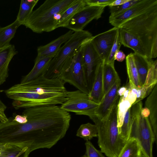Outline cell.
I'll list each match as a JSON object with an SVG mask.
<instances>
[{
	"label": "cell",
	"mask_w": 157,
	"mask_h": 157,
	"mask_svg": "<svg viewBox=\"0 0 157 157\" xmlns=\"http://www.w3.org/2000/svg\"><path fill=\"white\" fill-rule=\"evenodd\" d=\"M119 79L118 75L115 69L114 65L103 63V80L104 95Z\"/></svg>",
	"instance_id": "obj_21"
},
{
	"label": "cell",
	"mask_w": 157,
	"mask_h": 157,
	"mask_svg": "<svg viewBox=\"0 0 157 157\" xmlns=\"http://www.w3.org/2000/svg\"><path fill=\"white\" fill-rule=\"evenodd\" d=\"M39 1L38 0H22L17 19L21 25L28 18L33 11V9Z\"/></svg>",
	"instance_id": "obj_27"
},
{
	"label": "cell",
	"mask_w": 157,
	"mask_h": 157,
	"mask_svg": "<svg viewBox=\"0 0 157 157\" xmlns=\"http://www.w3.org/2000/svg\"><path fill=\"white\" fill-rule=\"evenodd\" d=\"M154 86H144L139 88H130L136 95V98L134 104L141 101L148 96L151 92Z\"/></svg>",
	"instance_id": "obj_33"
},
{
	"label": "cell",
	"mask_w": 157,
	"mask_h": 157,
	"mask_svg": "<svg viewBox=\"0 0 157 157\" xmlns=\"http://www.w3.org/2000/svg\"><path fill=\"white\" fill-rule=\"evenodd\" d=\"M30 153L27 147L9 144L1 150L0 157H28Z\"/></svg>",
	"instance_id": "obj_25"
},
{
	"label": "cell",
	"mask_w": 157,
	"mask_h": 157,
	"mask_svg": "<svg viewBox=\"0 0 157 157\" xmlns=\"http://www.w3.org/2000/svg\"><path fill=\"white\" fill-rule=\"evenodd\" d=\"M114 0H85L86 5L104 7L109 6Z\"/></svg>",
	"instance_id": "obj_36"
},
{
	"label": "cell",
	"mask_w": 157,
	"mask_h": 157,
	"mask_svg": "<svg viewBox=\"0 0 157 157\" xmlns=\"http://www.w3.org/2000/svg\"><path fill=\"white\" fill-rule=\"evenodd\" d=\"M140 115L143 117L147 118L150 115V111L146 107H142L140 111Z\"/></svg>",
	"instance_id": "obj_39"
},
{
	"label": "cell",
	"mask_w": 157,
	"mask_h": 157,
	"mask_svg": "<svg viewBox=\"0 0 157 157\" xmlns=\"http://www.w3.org/2000/svg\"><path fill=\"white\" fill-rule=\"evenodd\" d=\"M141 150L136 140L130 137L117 157H141Z\"/></svg>",
	"instance_id": "obj_26"
},
{
	"label": "cell",
	"mask_w": 157,
	"mask_h": 157,
	"mask_svg": "<svg viewBox=\"0 0 157 157\" xmlns=\"http://www.w3.org/2000/svg\"><path fill=\"white\" fill-rule=\"evenodd\" d=\"M118 28L135 35L149 59L157 57V7L126 21Z\"/></svg>",
	"instance_id": "obj_2"
},
{
	"label": "cell",
	"mask_w": 157,
	"mask_h": 157,
	"mask_svg": "<svg viewBox=\"0 0 157 157\" xmlns=\"http://www.w3.org/2000/svg\"><path fill=\"white\" fill-rule=\"evenodd\" d=\"M118 29L120 39L122 44L132 49L134 51V53L147 57L140 41L135 35L119 28Z\"/></svg>",
	"instance_id": "obj_16"
},
{
	"label": "cell",
	"mask_w": 157,
	"mask_h": 157,
	"mask_svg": "<svg viewBox=\"0 0 157 157\" xmlns=\"http://www.w3.org/2000/svg\"><path fill=\"white\" fill-rule=\"evenodd\" d=\"M103 62L99 66L91 90L89 94L90 99L99 104L104 96L103 80Z\"/></svg>",
	"instance_id": "obj_17"
},
{
	"label": "cell",
	"mask_w": 157,
	"mask_h": 157,
	"mask_svg": "<svg viewBox=\"0 0 157 157\" xmlns=\"http://www.w3.org/2000/svg\"><path fill=\"white\" fill-rule=\"evenodd\" d=\"M53 57H47L35 60L34 65L32 70L24 76L20 83H24L44 76L47 71Z\"/></svg>",
	"instance_id": "obj_18"
},
{
	"label": "cell",
	"mask_w": 157,
	"mask_h": 157,
	"mask_svg": "<svg viewBox=\"0 0 157 157\" xmlns=\"http://www.w3.org/2000/svg\"><path fill=\"white\" fill-rule=\"evenodd\" d=\"M86 147L85 155L87 157H105L101 151L97 149L89 140L85 143Z\"/></svg>",
	"instance_id": "obj_35"
},
{
	"label": "cell",
	"mask_w": 157,
	"mask_h": 157,
	"mask_svg": "<svg viewBox=\"0 0 157 157\" xmlns=\"http://www.w3.org/2000/svg\"><path fill=\"white\" fill-rule=\"evenodd\" d=\"M130 109L131 108L128 110L125 113L119 133L121 138L125 142L130 137L131 127Z\"/></svg>",
	"instance_id": "obj_30"
},
{
	"label": "cell",
	"mask_w": 157,
	"mask_h": 157,
	"mask_svg": "<svg viewBox=\"0 0 157 157\" xmlns=\"http://www.w3.org/2000/svg\"><path fill=\"white\" fill-rule=\"evenodd\" d=\"M82 55L81 46L74 56L69 68L60 79L65 83L70 84L78 90L88 95L90 92L85 81L82 66Z\"/></svg>",
	"instance_id": "obj_9"
},
{
	"label": "cell",
	"mask_w": 157,
	"mask_h": 157,
	"mask_svg": "<svg viewBox=\"0 0 157 157\" xmlns=\"http://www.w3.org/2000/svg\"><path fill=\"white\" fill-rule=\"evenodd\" d=\"M118 28L114 27L93 36L91 40L103 63H106L110 53Z\"/></svg>",
	"instance_id": "obj_12"
},
{
	"label": "cell",
	"mask_w": 157,
	"mask_h": 157,
	"mask_svg": "<svg viewBox=\"0 0 157 157\" xmlns=\"http://www.w3.org/2000/svg\"><path fill=\"white\" fill-rule=\"evenodd\" d=\"M127 85L125 86L120 87L118 89L117 93L118 95L121 97L123 95L125 91L127 89Z\"/></svg>",
	"instance_id": "obj_41"
},
{
	"label": "cell",
	"mask_w": 157,
	"mask_h": 157,
	"mask_svg": "<svg viewBox=\"0 0 157 157\" xmlns=\"http://www.w3.org/2000/svg\"><path fill=\"white\" fill-rule=\"evenodd\" d=\"M135 62L137 69L140 85L143 86L145 83L149 69L153 60L138 54L133 53Z\"/></svg>",
	"instance_id": "obj_20"
},
{
	"label": "cell",
	"mask_w": 157,
	"mask_h": 157,
	"mask_svg": "<svg viewBox=\"0 0 157 157\" xmlns=\"http://www.w3.org/2000/svg\"><path fill=\"white\" fill-rule=\"evenodd\" d=\"M81 157H87V156L85 154L84 155H83Z\"/></svg>",
	"instance_id": "obj_44"
},
{
	"label": "cell",
	"mask_w": 157,
	"mask_h": 157,
	"mask_svg": "<svg viewBox=\"0 0 157 157\" xmlns=\"http://www.w3.org/2000/svg\"><path fill=\"white\" fill-rule=\"evenodd\" d=\"M150 112L149 119L155 135L157 136V86L155 85L145 102Z\"/></svg>",
	"instance_id": "obj_19"
},
{
	"label": "cell",
	"mask_w": 157,
	"mask_h": 157,
	"mask_svg": "<svg viewBox=\"0 0 157 157\" xmlns=\"http://www.w3.org/2000/svg\"><path fill=\"white\" fill-rule=\"evenodd\" d=\"M128 1V0H114L109 6L111 7L120 6L124 4Z\"/></svg>",
	"instance_id": "obj_40"
},
{
	"label": "cell",
	"mask_w": 157,
	"mask_h": 157,
	"mask_svg": "<svg viewBox=\"0 0 157 157\" xmlns=\"http://www.w3.org/2000/svg\"><path fill=\"white\" fill-rule=\"evenodd\" d=\"M133 105V103L127 97H120L117 109V127L119 134L125 113Z\"/></svg>",
	"instance_id": "obj_28"
},
{
	"label": "cell",
	"mask_w": 157,
	"mask_h": 157,
	"mask_svg": "<svg viewBox=\"0 0 157 157\" xmlns=\"http://www.w3.org/2000/svg\"><path fill=\"white\" fill-rule=\"evenodd\" d=\"M74 32L70 30L49 43L38 47L37 48V55L35 60L45 57H53L59 51L62 45L70 38Z\"/></svg>",
	"instance_id": "obj_14"
},
{
	"label": "cell",
	"mask_w": 157,
	"mask_h": 157,
	"mask_svg": "<svg viewBox=\"0 0 157 157\" xmlns=\"http://www.w3.org/2000/svg\"><path fill=\"white\" fill-rule=\"evenodd\" d=\"M66 98L60 106L61 109L77 115L87 116L90 119L94 116L99 105L90 99L88 94L79 90L67 91Z\"/></svg>",
	"instance_id": "obj_7"
},
{
	"label": "cell",
	"mask_w": 157,
	"mask_h": 157,
	"mask_svg": "<svg viewBox=\"0 0 157 157\" xmlns=\"http://www.w3.org/2000/svg\"><path fill=\"white\" fill-rule=\"evenodd\" d=\"M120 84L121 80L120 78L105 94L95 111L94 116L92 117H95L99 120H101L108 117L114 103L117 99L120 97L117 94V91L120 87Z\"/></svg>",
	"instance_id": "obj_13"
},
{
	"label": "cell",
	"mask_w": 157,
	"mask_h": 157,
	"mask_svg": "<svg viewBox=\"0 0 157 157\" xmlns=\"http://www.w3.org/2000/svg\"><path fill=\"white\" fill-rule=\"evenodd\" d=\"M17 53L13 44L0 48V85L6 82L8 77L9 63Z\"/></svg>",
	"instance_id": "obj_15"
},
{
	"label": "cell",
	"mask_w": 157,
	"mask_h": 157,
	"mask_svg": "<svg viewBox=\"0 0 157 157\" xmlns=\"http://www.w3.org/2000/svg\"><path fill=\"white\" fill-rule=\"evenodd\" d=\"M126 58L125 54L122 51H117L114 56L115 60H116L119 62L123 61Z\"/></svg>",
	"instance_id": "obj_38"
},
{
	"label": "cell",
	"mask_w": 157,
	"mask_h": 157,
	"mask_svg": "<svg viewBox=\"0 0 157 157\" xmlns=\"http://www.w3.org/2000/svg\"><path fill=\"white\" fill-rule=\"evenodd\" d=\"M3 91V90H0V93ZM6 107V106L0 99V122L2 123L5 122L8 119L5 113Z\"/></svg>",
	"instance_id": "obj_37"
},
{
	"label": "cell",
	"mask_w": 157,
	"mask_h": 157,
	"mask_svg": "<svg viewBox=\"0 0 157 157\" xmlns=\"http://www.w3.org/2000/svg\"><path fill=\"white\" fill-rule=\"evenodd\" d=\"M141 0H128L124 4L117 6L109 7L111 16L117 15L139 2Z\"/></svg>",
	"instance_id": "obj_32"
},
{
	"label": "cell",
	"mask_w": 157,
	"mask_h": 157,
	"mask_svg": "<svg viewBox=\"0 0 157 157\" xmlns=\"http://www.w3.org/2000/svg\"><path fill=\"white\" fill-rule=\"evenodd\" d=\"M91 39L82 46V66L86 83L90 92L98 68L103 62L95 50Z\"/></svg>",
	"instance_id": "obj_8"
},
{
	"label": "cell",
	"mask_w": 157,
	"mask_h": 157,
	"mask_svg": "<svg viewBox=\"0 0 157 157\" xmlns=\"http://www.w3.org/2000/svg\"><path fill=\"white\" fill-rule=\"evenodd\" d=\"M121 45L119 37L118 29L114 43L106 63L114 65L115 60L114 59V55L117 51L120 50Z\"/></svg>",
	"instance_id": "obj_34"
},
{
	"label": "cell",
	"mask_w": 157,
	"mask_h": 157,
	"mask_svg": "<svg viewBox=\"0 0 157 157\" xmlns=\"http://www.w3.org/2000/svg\"><path fill=\"white\" fill-rule=\"evenodd\" d=\"M78 0H47L33 11L22 24L33 32H50L57 28L58 20Z\"/></svg>",
	"instance_id": "obj_3"
},
{
	"label": "cell",
	"mask_w": 157,
	"mask_h": 157,
	"mask_svg": "<svg viewBox=\"0 0 157 157\" xmlns=\"http://www.w3.org/2000/svg\"><path fill=\"white\" fill-rule=\"evenodd\" d=\"M143 103L139 101L131 107V127L130 137L138 141L141 151L146 157H153V146L156 141L154 133L148 117L144 118L140 115Z\"/></svg>",
	"instance_id": "obj_6"
},
{
	"label": "cell",
	"mask_w": 157,
	"mask_h": 157,
	"mask_svg": "<svg viewBox=\"0 0 157 157\" xmlns=\"http://www.w3.org/2000/svg\"><path fill=\"white\" fill-rule=\"evenodd\" d=\"M126 62L129 84L131 88H139L140 86L138 74L135 62L133 53H130L126 57Z\"/></svg>",
	"instance_id": "obj_24"
},
{
	"label": "cell",
	"mask_w": 157,
	"mask_h": 157,
	"mask_svg": "<svg viewBox=\"0 0 157 157\" xmlns=\"http://www.w3.org/2000/svg\"><path fill=\"white\" fill-rule=\"evenodd\" d=\"M86 6L85 0H78L62 15L58 20L57 28L60 27L65 28L75 15Z\"/></svg>",
	"instance_id": "obj_22"
},
{
	"label": "cell",
	"mask_w": 157,
	"mask_h": 157,
	"mask_svg": "<svg viewBox=\"0 0 157 157\" xmlns=\"http://www.w3.org/2000/svg\"><path fill=\"white\" fill-rule=\"evenodd\" d=\"M92 36L87 30L74 32L52 58L44 77L48 79H60L69 68L79 49Z\"/></svg>",
	"instance_id": "obj_5"
},
{
	"label": "cell",
	"mask_w": 157,
	"mask_h": 157,
	"mask_svg": "<svg viewBox=\"0 0 157 157\" xmlns=\"http://www.w3.org/2000/svg\"><path fill=\"white\" fill-rule=\"evenodd\" d=\"M157 7V0H141L128 10L114 16H110L109 23L118 28L121 24L136 16Z\"/></svg>",
	"instance_id": "obj_11"
},
{
	"label": "cell",
	"mask_w": 157,
	"mask_h": 157,
	"mask_svg": "<svg viewBox=\"0 0 157 157\" xmlns=\"http://www.w3.org/2000/svg\"><path fill=\"white\" fill-rule=\"evenodd\" d=\"M21 25L17 20L13 23L4 27L0 26V48L10 44L11 40L14 37L18 28Z\"/></svg>",
	"instance_id": "obj_23"
},
{
	"label": "cell",
	"mask_w": 157,
	"mask_h": 157,
	"mask_svg": "<svg viewBox=\"0 0 157 157\" xmlns=\"http://www.w3.org/2000/svg\"><path fill=\"white\" fill-rule=\"evenodd\" d=\"M65 83L59 78L48 79L42 76L15 84L5 92L13 100L12 105L16 109L61 105L67 99Z\"/></svg>",
	"instance_id": "obj_1"
},
{
	"label": "cell",
	"mask_w": 157,
	"mask_h": 157,
	"mask_svg": "<svg viewBox=\"0 0 157 157\" xmlns=\"http://www.w3.org/2000/svg\"><path fill=\"white\" fill-rule=\"evenodd\" d=\"M96 126L90 123L81 124L78 130L76 136L85 140H89L94 137H97Z\"/></svg>",
	"instance_id": "obj_29"
},
{
	"label": "cell",
	"mask_w": 157,
	"mask_h": 157,
	"mask_svg": "<svg viewBox=\"0 0 157 157\" xmlns=\"http://www.w3.org/2000/svg\"><path fill=\"white\" fill-rule=\"evenodd\" d=\"M157 82V61L156 60L153 61L149 69L144 86H155Z\"/></svg>",
	"instance_id": "obj_31"
},
{
	"label": "cell",
	"mask_w": 157,
	"mask_h": 157,
	"mask_svg": "<svg viewBox=\"0 0 157 157\" xmlns=\"http://www.w3.org/2000/svg\"><path fill=\"white\" fill-rule=\"evenodd\" d=\"M141 157H146L142 152H141Z\"/></svg>",
	"instance_id": "obj_43"
},
{
	"label": "cell",
	"mask_w": 157,
	"mask_h": 157,
	"mask_svg": "<svg viewBox=\"0 0 157 157\" xmlns=\"http://www.w3.org/2000/svg\"><path fill=\"white\" fill-rule=\"evenodd\" d=\"M119 98L114 103L107 117L101 120L95 117L91 119L97 128L98 143L101 151L108 157H117L126 143L119 135L117 127Z\"/></svg>",
	"instance_id": "obj_4"
},
{
	"label": "cell",
	"mask_w": 157,
	"mask_h": 157,
	"mask_svg": "<svg viewBox=\"0 0 157 157\" xmlns=\"http://www.w3.org/2000/svg\"><path fill=\"white\" fill-rule=\"evenodd\" d=\"M105 8L86 6L75 15L65 28L74 32L83 30L92 20L101 17Z\"/></svg>",
	"instance_id": "obj_10"
},
{
	"label": "cell",
	"mask_w": 157,
	"mask_h": 157,
	"mask_svg": "<svg viewBox=\"0 0 157 157\" xmlns=\"http://www.w3.org/2000/svg\"><path fill=\"white\" fill-rule=\"evenodd\" d=\"M6 144H0V153L2 149L5 147Z\"/></svg>",
	"instance_id": "obj_42"
}]
</instances>
